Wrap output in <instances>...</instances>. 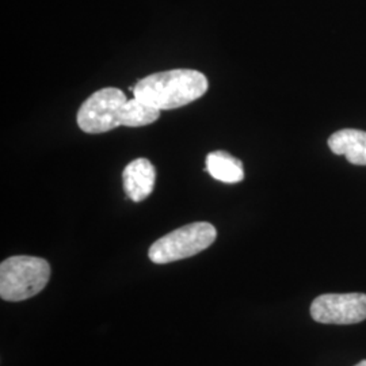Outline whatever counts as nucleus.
<instances>
[{
  "label": "nucleus",
  "mask_w": 366,
  "mask_h": 366,
  "mask_svg": "<svg viewBox=\"0 0 366 366\" xmlns=\"http://www.w3.org/2000/svg\"><path fill=\"white\" fill-rule=\"evenodd\" d=\"M208 90V79L196 69H171L152 74L134 86L137 99L159 110L189 105Z\"/></svg>",
  "instance_id": "f257e3e1"
},
{
  "label": "nucleus",
  "mask_w": 366,
  "mask_h": 366,
  "mask_svg": "<svg viewBox=\"0 0 366 366\" xmlns=\"http://www.w3.org/2000/svg\"><path fill=\"white\" fill-rule=\"evenodd\" d=\"M51 278L49 263L37 257L16 255L0 264V297L24 301L39 295Z\"/></svg>",
  "instance_id": "f03ea898"
},
{
  "label": "nucleus",
  "mask_w": 366,
  "mask_h": 366,
  "mask_svg": "<svg viewBox=\"0 0 366 366\" xmlns=\"http://www.w3.org/2000/svg\"><path fill=\"white\" fill-rule=\"evenodd\" d=\"M217 237L216 228L209 222H193L160 237L149 249V259L164 264L194 257L210 247Z\"/></svg>",
  "instance_id": "7ed1b4c3"
},
{
  "label": "nucleus",
  "mask_w": 366,
  "mask_h": 366,
  "mask_svg": "<svg viewBox=\"0 0 366 366\" xmlns=\"http://www.w3.org/2000/svg\"><path fill=\"white\" fill-rule=\"evenodd\" d=\"M128 102L125 92L114 87L102 89L80 106L79 128L86 133L98 134L121 127L124 105Z\"/></svg>",
  "instance_id": "20e7f679"
},
{
  "label": "nucleus",
  "mask_w": 366,
  "mask_h": 366,
  "mask_svg": "<svg viewBox=\"0 0 366 366\" xmlns=\"http://www.w3.org/2000/svg\"><path fill=\"white\" fill-rule=\"evenodd\" d=\"M311 316L322 325H357L366 319V295L328 293L315 299Z\"/></svg>",
  "instance_id": "39448f33"
},
{
  "label": "nucleus",
  "mask_w": 366,
  "mask_h": 366,
  "mask_svg": "<svg viewBox=\"0 0 366 366\" xmlns=\"http://www.w3.org/2000/svg\"><path fill=\"white\" fill-rule=\"evenodd\" d=\"M122 178L127 196L134 202H142L154 190L157 171L148 159L140 157L125 167Z\"/></svg>",
  "instance_id": "423d86ee"
},
{
  "label": "nucleus",
  "mask_w": 366,
  "mask_h": 366,
  "mask_svg": "<svg viewBox=\"0 0 366 366\" xmlns=\"http://www.w3.org/2000/svg\"><path fill=\"white\" fill-rule=\"evenodd\" d=\"M330 149L337 155H345L355 166H366V132L342 129L328 139Z\"/></svg>",
  "instance_id": "0eeeda50"
},
{
  "label": "nucleus",
  "mask_w": 366,
  "mask_h": 366,
  "mask_svg": "<svg viewBox=\"0 0 366 366\" xmlns=\"http://www.w3.org/2000/svg\"><path fill=\"white\" fill-rule=\"evenodd\" d=\"M207 169L210 175L224 183L242 182L244 179L243 163L225 151L210 152L205 160Z\"/></svg>",
  "instance_id": "6e6552de"
},
{
  "label": "nucleus",
  "mask_w": 366,
  "mask_h": 366,
  "mask_svg": "<svg viewBox=\"0 0 366 366\" xmlns=\"http://www.w3.org/2000/svg\"><path fill=\"white\" fill-rule=\"evenodd\" d=\"M159 117H160L159 109L148 105L134 97L133 99H128V102L124 105L121 125L129 127V128L145 127L157 121Z\"/></svg>",
  "instance_id": "1a4fd4ad"
},
{
  "label": "nucleus",
  "mask_w": 366,
  "mask_h": 366,
  "mask_svg": "<svg viewBox=\"0 0 366 366\" xmlns=\"http://www.w3.org/2000/svg\"><path fill=\"white\" fill-rule=\"evenodd\" d=\"M354 366H366V360H364V361H361V362H358L357 365Z\"/></svg>",
  "instance_id": "9d476101"
}]
</instances>
